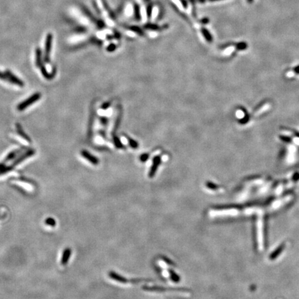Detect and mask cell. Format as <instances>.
I'll list each match as a JSON object with an SVG mask.
<instances>
[{"label":"cell","mask_w":299,"mask_h":299,"mask_svg":"<svg viewBox=\"0 0 299 299\" xmlns=\"http://www.w3.org/2000/svg\"><path fill=\"white\" fill-rule=\"evenodd\" d=\"M41 96L42 95L39 92L35 93L34 94H33V95L29 97V98L26 99L25 101L21 102V103L19 104L17 107V110L20 112L23 111V110H24L26 108H27V107H29L30 105H31L32 104H33L37 101H39L40 98H41Z\"/></svg>","instance_id":"6da1fadb"},{"label":"cell","mask_w":299,"mask_h":299,"mask_svg":"<svg viewBox=\"0 0 299 299\" xmlns=\"http://www.w3.org/2000/svg\"><path fill=\"white\" fill-rule=\"evenodd\" d=\"M52 42H53V35L51 33H48L45 41L44 59V61L47 63H50V54H51V51H52Z\"/></svg>","instance_id":"7a4b0ae2"},{"label":"cell","mask_w":299,"mask_h":299,"mask_svg":"<svg viewBox=\"0 0 299 299\" xmlns=\"http://www.w3.org/2000/svg\"><path fill=\"white\" fill-rule=\"evenodd\" d=\"M5 74H6V76H7L8 81L13 83V84L19 86V87H24V83L23 81H21L20 79H19L18 78L15 76L13 73L10 71V70H6L5 71Z\"/></svg>","instance_id":"3957f363"},{"label":"cell","mask_w":299,"mask_h":299,"mask_svg":"<svg viewBox=\"0 0 299 299\" xmlns=\"http://www.w3.org/2000/svg\"><path fill=\"white\" fill-rule=\"evenodd\" d=\"M35 153H36V151H35L33 149L29 150L28 151H26L25 153H24L23 155H21L20 157H19L17 159H16L14 162H13V163L12 164L11 166L13 168L14 166L21 163V162H22V161H24V160L26 159H28L29 157H32L33 155H34Z\"/></svg>","instance_id":"277c9868"},{"label":"cell","mask_w":299,"mask_h":299,"mask_svg":"<svg viewBox=\"0 0 299 299\" xmlns=\"http://www.w3.org/2000/svg\"><path fill=\"white\" fill-rule=\"evenodd\" d=\"M81 155L85 159H87L89 162H90L93 165H97L99 163L98 159L93 156L90 152H87V150H82V151H81Z\"/></svg>","instance_id":"5b68a950"},{"label":"cell","mask_w":299,"mask_h":299,"mask_svg":"<svg viewBox=\"0 0 299 299\" xmlns=\"http://www.w3.org/2000/svg\"><path fill=\"white\" fill-rule=\"evenodd\" d=\"M16 131H17V132L19 135H20L21 138L25 140V141H26L27 142H29V143L31 142V140L30 139V137H29L27 134H25V132H24V131L23 130V129H22V128H21V126L20 125V123L16 124Z\"/></svg>","instance_id":"8992f818"},{"label":"cell","mask_w":299,"mask_h":299,"mask_svg":"<svg viewBox=\"0 0 299 299\" xmlns=\"http://www.w3.org/2000/svg\"><path fill=\"white\" fill-rule=\"evenodd\" d=\"M71 249H70V248H67V249H65V250H64V252H63V257H62V259H61L62 265H65L66 264H67V263H68V261H69V258H70V256H71Z\"/></svg>","instance_id":"52a82bcc"},{"label":"cell","mask_w":299,"mask_h":299,"mask_svg":"<svg viewBox=\"0 0 299 299\" xmlns=\"http://www.w3.org/2000/svg\"><path fill=\"white\" fill-rule=\"evenodd\" d=\"M36 65L38 68H40L42 65V52L40 48H37L36 51Z\"/></svg>","instance_id":"ba28073f"},{"label":"cell","mask_w":299,"mask_h":299,"mask_svg":"<svg viewBox=\"0 0 299 299\" xmlns=\"http://www.w3.org/2000/svg\"><path fill=\"white\" fill-rule=\"evenodd\" d=\"M21 151V149L16 150H14V151L10 152L9 154L7 155V157H6V159H4V162H7V161H9L10 160H12L13 159L15 158L16 157H17V155L18 154H20Z\"/></svg>","instance_id":"9c48e42d"},{"label":"cell","mask_w":299,"mask_h":299,"mask_svg":"<svg viewBox=\"0 0 299 299\" xmlns=\"http://www.w3.org/2000/svg\"><path fill=\"white\" fill-rule=\"evenodd\" d=\"M45 224L48 226H51V227H54V226L56 224V222L55 220H53V218L49 217V218H47V219L45 220Z\"/></svg>","instance_id":"30bf717a"},{"label":"cell","mask_w":299,"mask_h":299,"mask_svg":"<svg viewBox=\"0 0 299 299\" xmlns=\"http://www.w3.org/2000/svg\"><path fill=\"white\" fill-rule=\"evenodd\" d=\"M0 80H4V81H6V80H7V81H8L7 76H6V74H5V73H3V72L0 71Z\"/></svg>","instance_id":"8fae6325"},{"label":"cell","mask_w":299,"mask_h":299,"mask_svg":"<svg viewBox=\"0 0 299 299\" xmlns=\"http://www.w3.org/2000/svg\"><path fill=\"white\" fill-rule=\"evenodd\" d=\"M115 48H116V46L114 44H112L107 47V51H108V52H112V51H114L115 49Z\"/></svg>","instance_id":"7c38bea8"},{"label":"cell","mask_w":299,"mask_h":299,"mask_svg":"<svg viewBox=\"0 0 299 299\" xmlns=\"http://www.w3.org/2000/svg\"><path fill=\"white\" fill-rule=\"evenodd\" d=\"M109 107V104H107V103H105V104H103V106H102V109H107V107Z\"/></svg>","instance_id":"4fadbf2b"},{"label":"cell","mask_w":299,"mask_h":299,"mask_svg":"<svg viewBox=\"0 0 299 299\" xmlns=\"http://www.w3.org/2000/svg\"><path fill=\"white\" fill-rule=\"evenodd\" d=\"M211 1H217V0H211Z\"/></svg>","instance_id":"5bb4252c"},{"label":"cell","mask_w":299,"mask_h":299,"mask_svg":"<svg viewBox=\"0 0 299 299\" xmlns=\"http://www.w3.org/2000/svg\"></svg>","instance_id":"9a60e30c"}]
</instances>
